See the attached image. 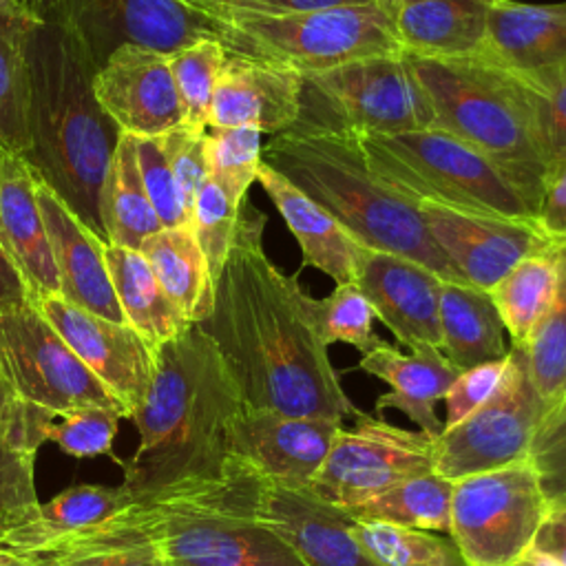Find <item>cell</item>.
<instances>
[{
	"label": "cell",
	"mask_w": 566,
	"mask_h": 566,
	"mask_svg": "<svg viewBox=\"0 0 566 566\" xmlns=\"http://www.w3.org/2000/svg\"><path fill=\"white\" fill-rule=\"evenodd\" d=\"M135 153L146 195L164 228L190 226V217L166 157L161 137H135Z\"/></svg>",
	"instance_id": "43"
},
{
	"label": "cell",
	"mask_w": 566,
	"mask_h": 566,
	"mask_svg": "<svg viewBox=\"0 0 566 566\" xmlns=\"http://www.w3.org/2000/svg\"><path fill=\"white\" fill-rule=\"evenodd\" d=\"M535 230L555 248L566 245V161L551 166L544 175L535 206Z\"/></svg>",
	"instance_id": "51"
},
{
	"label": "cell",
	"mask_w": 566,
	"mask_h": 566,
	"mask_svg": "<svg viewBox=\"0 0 566 566\" xmlns=\"http://www.w3.org/2000/svg\"><path fill=\"white\" fill-rule=\"evenodd\" d=\"M33 464L35 451L0 444V551L15 559H38L44 544Z\"/></svg>",
	"instance_id": "33"
},
{
	"label": "cell",
	"mask_w": 566,
	"mask_h": 566,
	"mask_svg": "<svg viewBox=\"0 0 566 566\" xmlns=\"http://www.w3.org/2000/svg\"><path fill=\"white\" fill-rule=\"evenodd\" d=\"M119 418L122 416L117 411L104 407H82L62 416V422H51L46 440H53L64 453L73 458L111 453Z\"/></svg>",
	"instance_id": "44"
},
{
	"label": "cell",
	"mask_w": 566,
	"mask_h": 566,
	"mask_svg": "<svg viewBox=\"0 0 566 566\" xmlns=\"http://www.w3.org/2000/svg\"><path fill=\"white\" fill-rule=\"evenodd\" d=\"M214 482L230 502L270 528L303 566H376L358 546L349 513L310 489L268 480L234 455L226 458Z\"/></svg>",
	"instance_id": "11"
},
{
	"label": "cell",
	"mask_w": 566,
	"mask_h": 566,
	"mask_svg": "<svg viewBox=\"0 0 566 566\" xmlns=\"http://www.w3.org/2000/svg\"><path fill=\"white\" fill-rule=\"evenodd\" d=\"M548 513L537 473L522 460L453 482L449 537L469 566H513Z\"/></svg>",
	"instance_id": "10"
},
{
	"label": "cell",
	"mask_w": 566,
	"mask_h": 566,
	"mask_svg": "<svg viewBox=\"0 0 566 566\" xmlns=\"http://www.w3.org/2000/svg\"><path fill=\"white\" fill-rule=\"evenodd\" d=\"M33 305L133 418L150 389L157 349L130 325L86 312L57 292Z\"/></svg>",
	"instance_id": "16"
},
{
	"label": "cell",
	"mask_w": 566,
	"mask_h": 566,
	"mask_svg": "<svg viewBox=\"0 0 566 566\" xmlns=\"http://www.w3.org/2000/svg\"><path fill=\"white\" fill-rule=\"evenodd\" d=\"M564 248L548 245L515 263L491 290L513 347H522L537 321L553 305L564 268Z\"/></svg>",
	"instance_id": "32"
},
{
	"label": "cell",
	"mask_w": 566,
	"mask_h": 566,
	"mask_svg": "<svg viewBox=\"0 0 566 566\" xmlns=\"http://www.w3.org/2000/svg\"><path fill=\"white\" fill-rule=\"evenodd\" d=\"M345 422L287 416L241 402L230 420L228 451L268 480L310 489Z\"/></svg>",
	"instance_id": "17"
},
{
	"label": "cell",
	"mask_w": 566,
	"mask_h": 566,
	"mask_svg": "<svg viewBox=\"0 0 566 566\" xmlns=\"http://www.w3.org/2000/svg\"><path fill=\"white\" fill-rule=\"evenodd\" d=\"M33 20L0 15V148L29 150V73L24 38Z\"/></svg>",
	"instance_id": "36"
},
{
	"label": "cell",
	"mask_w": 566,
	"mask_h": 566,
	"mask_svg": "<svg viewBox=\"0 0 566 566\" xmlns=\"http://www.w3.org/2000/svg\"><path fill=\"white\" fill-rule=\"evenodd\" d=\"M433 440L378 416L358 413L340 424L332 449L310 491L321 500L352 511L389 486L433 471Z\"/></svg>",
	"instance_id": "14"
},
{
	"label": "cell",
	"mask_w": 566,
	"mask_h": 566,
	"mask_svg": "<svg viewBox=\"0 0 566 566\" xmlns=\"http://www.w3.org/2000/svg\"><path fill=\"white\" fill-rule=\"evenodd\" d=\"M451 491L453 482L431 471L424 475L407 478L347 513L352 520L389 522L449 535Z\"/></svg>",
	"instance_id": "34"
},
{
	"label": "cell",
	"mask_w": 566,
	"mask_h": 566,
	"mask_svg": "<svg viewBox=\"0 0 566 566\" xmlns=\"http://www.w3.org/2000/svg\"><path fill=\"white\" fill-rule=\"evenodd\" d=\"M356 135L433 128L431 104L402 51L303 75V111Z\"/></svg>",
	"instance_id": "9"
},
{
	"label": "cell",
	"mask_w": 566,
	"mask_h": 566,
	"mask_svg": "<svg viewBox=\"0 0 566 566\" xmlns=\"http://www.w3.org/2000/svg\"><path fill=\"white\" fill-rule=\"evenodd\" d=\"M241 203L243 201H237L234 197H230L212 177L206 179V184L201 186L195 199L190 228L208 261L214 283L232 248Z\"/></svg>",
	"instance_id": "41"
},
{
	"label": "cell",
	"mask_w": 566,
	"mask_h": 566,
	"mask_svg": "<svg viewBox=\"0 0 566 566\" xmlns=\"http://www.w3.org/2000/svg\"><path fill=\"white\" fill-rule=\"evenodd\" d=\"M303 111V75L250 55L228 53L212 95L208 126H254L279 135Z\"/></svg>",
	"instance_id": "21"
},
{
	"label": "cell",
	"mask_w": 566,
	"mask_h": 566,
	"mask_svg": "<svg viewBox=\"0 0 566 566\" xmlns=\"http://www.w3.org/2000/svg\"><path fill=\"white\" fill-rule=\"evenodd\" d=\"M128 542L155 544L166 566H303L270 528L230 502L214 478L146 495L97 528L51 544L42 557Z\"/></svg>",
	"instance_id": "5"
},
{
	"label": "cell",
	"mask_w": 566,
	"mask_h": 566,
	"mask_svg": "<svg viewBox=\"0 0 566 566\" xmlns=\"http://www.w3.org/2000/svg\"><path fill=\"white\" fill-rule=\"evenodd\" d=\"M226 55L228 51L219 40H201L168 57L186 126L208 128L212 95Z\"/></svg>",
	"instance_id": "39"
},
{
	"label": "cell",
	"mask_w": 566,
	"mask_h": 566,
	"mask_svg": "<svg viewBox=\"0 0 566 566\" xmlns=\"http://www.w3.org/2000/svg\"><path fill=\"white\" fill-rule=\"evenodd\" d=\"M0 367L20 400L53 416L82 407H104L126 416L124 405L73 354L31 301L0 307Z\"/></svg>",
	"instance_id": "13"
},
{
	"label": "cell",
	"mask_w": 566,
	"mask_h": 566,
	"mask_svg": "<svg viewBox=\"0 0 566 566\" xmlns=\"http://www.w3.org/2000/svg\"><path fill=\"white\" fill-rule=\"evenodd\" d=\"M522 352L537 394L551 411L559 409L566 402V254L557 296L528 334Z\"/></svg>",
	"instance_id": "38"
},
{
	"label": "cell",
	"mask_w": 566,
	"mask_h": 566,
	"mask_svg": "<svg viewBox=\"0 0 566 566\" xmlns=\"http://www.w3.org/2000/svg\"><path fill=\"white\" fill-rule=\"evenodd\" d=\"M62 566H166L159 548L150 542L80 546L55 555Z\"/></svg>",
	"instance_id": "50"
},
{
	"label": "cell",
	"mask_w": 566,
	"mask_h": 566,
	"mask_svg": "<svg viewBox=\"0 0 566 566\" xmlns=\"http://www.w3.org/2000/svg\"><path fill=\"white\" fill-rule=\"evenodd\" d=\"M261 157L365 248L416 261L442 281L464 283L424 228L418 206L371 172L360 135L301 113L294 126L272 135Z\"/></svg>",
	"instance_id": "4"
},
{
	"label": "cell",
	"mask_w": 566,
	"mask_h": 566,
	"mask_svg": "<svg viewBox=\"0 0 566 566\" xmlns=\"http://www.w3.org/2000/svg\"><path fill=\"white\" fill-rule=\"evenodd\" d=\"M531 102L537 146L548 170L566 161V75L544 95L531 91Z\"/></svg>",
	"instance_id": "49"
},
{
	"label": "cell",
	"mask_w": 566,
	"mask_h": 566,
	"mask_svg": "<svg viewBox=\"0 0 566 566\" xmlns=\"http://www.w3.org/2000/svg\"><path fill=\"white\" fill-rule=\"evenodd\" d=\"M42 2L44 0H0V15L38 20Z\"/></svg>",
	"instance_id": "55"
},
{
	"label": "cell",
	"mask_w": 566,
	"mask_h": 566,
	"mask_svg": "<svg viewBox=\"0 0 566 566\" xmlns=\"http://www.w3.org/2000/svg\"><path fill=\"white\" fill-rule=\"evenodd\" d=\"M360 142L371 172L413 206L535 226L524 195L484 155L444 130L360 135Z\"/></svg>",
	"instance_id": "7"
},
{
	"label": "cell",
	"mask_w": 566,
	"mask_h": 566,
	"mask_svg": "<svg viewBox=\"0 0 566 566\" xmlns=\"http://www.w3.org/2000/svg\"><path fill=\"white\" fill-rule=\"evenodd\" d=\"M9 566H62L55 557H38V559H15Z\"/></svg>",
	"instance_id": "57"
},
{
	"label": "cell",
	"mask_w": 566,
	"mask_h": 566,
	"mask_svg": "<svg viewBox=\"0 0 566 566\" xmlns=\"http://www.w3.org/2000/svg\"><path fill=\"white\" fill-rule=\"evenodd\" d=\"M358 369L389 385V391L376 398V413L396 409L405 413L418 431L431 438L442 433L444 424L436 413V405L460 374L442 349L422 345L402 352L380 340L376 347L360 354Z\"/></svg>",
	"instance_id": "25"
},
{
	"label": "cell",
	"mask_w": 566,
	"mask_h": 566,
	"mask_svg": "<svg viewBox=\"0 0 566 566\" xmlns=\"http://www.w3.org/2000/svg\"><path fill=\"white\" fill-rule=\"evenodd\" d=\"M35 195L60 279L57 294L102 318L126 323L104 259L106 241L84 226L80 217L40 177Z\"/></svg>",
	"instance_id": "23"
},
{
	"label": "cell",
	"mask_w": 566,
	"mask_h": 566,
	"mask_svg": "<svg viewBox=\"0 0 566 566\" xmlns=\"http://www.w3.org/2000/svg\"><path fill=\"white\" fill-rule=\"evenodd\" d=\"M405 2H413V0H378V4H380L387 13H391L394 9H398V7L405 4Z\"/></svg>",
	"instance_id": "58"
},
{
	"label": "cell",
	"mask_w": 566,
	"mask_h": 566,
	"mask_svg": "<svg viewBox=\"0 0 566 566\" xmlns=\"http://www.w3.org/2000/svg\"><path fill=\"white\" fill-rule=\"evenodd\" d=\"M38 172L22 155L0 159V241L33 301L60 292V279L38 206Z\"/></svg>",
	"instance_id": "24"
},
{
	"label": "cell",
	"mask_w": 566,
	"mask_h": 566,
	"mask_svg": "<svg viewBox=\"0 0 566 566\" xmlns=\"http://www.w3.org/2000/svg\"><path fill=\"white\" fill-rule=\"evenodd\" d=\"M402 55L431 104L433 128L484 155L535 214L546 166L537 146L531 91L484 57Z\"/></svg>",
	"instance_id": "6"
},
{
	"label": "cell",
	"mask_w": 566,
	"mask_h": 566,
	"mask_svg": "<svg viewBox=\"0 0 566 566\" xmlns=\"http://www.w3.org/2000/svg\"><path fill=\"white\" fill-rule=\"evenodd\" d=\"M99 217L106 234V243L139 250L142 243L159 232L164 226L146 195L137 153L135 137H119L104 186L99 197Z\"/></svg>",
	"instance_id": "31"
},
{
	"label": "cell",
	"mask_w": 566,
	"mask_h": 566,
	"mask_svg": "<svg viewBox=\"0 0 566 566\" xmlns=\"http://www.w3.org/2000/svg\"><path fill=\"white\" fill-rule=\"evenodd\" d=\"M513 566H559L548 553L539 551V548H528Z\"/></svg>",
	"instance_id": "56"
},
{
	"label": "cell",
	"mask_w": 566,
	"mask_h": 566,
	"mask_svg": "<svg viewBox=\"0 0 566 566\" xmlns=\"http://www.w3.org/2000/svg\"><path fill=\"white\" fill-rule=\"evenodd\" d=\"M104 259L126 325L155 349L192 325L166 296L139 250L104 243Z\"/></svg>",
	"instance_id": "29"
},
{
	"label": "cell",
	"mask_w": 566,
	"mask_h": 566,
	"mask_svg": "<svg viewBox=\"0 0 566 566\" xmlns=\"http://www.w3.org/2000/svg\"><path fill=\"white\" fill-rule=\"evenodd\" d=\"M102 111L124 135L157 137L184 124L179 93L168 55L124 44L93 75Z\"/></svg>",
	"instance_id": "19"
},
{
	"label": "cell",
	"mask_w": 566,
	"mask_h": 566,
	"mask_svg": "<svg viewBox=\"0 0 566 566\" xmlns=\"http://www.w3.org/2000/svg\"><path fill=\"white\" fill-rule=\"evenodd\" d=\"M13 562H15V557H13V555H9V553L0 551V566H9V564H13Z\"/></svg>",
	"instance_id": "59"
},
{
	"label": "cell",
	"mask_w": 566,
	"mask_h": 566,
	"mask_svg": "<svg viewBox=\"0 0 566 566\" xmlns=\"http://www.w3.org/2000/svg\"><path fill=\"white\" fill-rule=\"evenodd\" d=\"M243 398L212 338L192 323L157 349L150 389L135 411L139 444L124 467L137 497L188 480L214 478L228 451L230 420Z\"/></svg>",
	"instance_id": "3"
},
{
	"label": "cell",
	"mask_w": 566,
	"mask_h": 566,
	"mask_svg": "<svg viewBox=\"0 0 566 566\" xmlns=\"http://www.w3.org/2000/svg\"><path fill=\"white\" fill-rule=\"evenodd\" d=\"M29 73L27 164L106 241L99 197L122 137L93 93L95 64L82 42L51 13H42L24 38Z\"/></svg>",
	"instance_id": "2"
},
{
	"label": "cell",
	"mask_w": 566,
	"mask_h": 566,
	"mask_svg": "<svg viewBox=\"0 0 566 566\" xmlns=\"http://www.w3.org/2000/svg\"><path fill=\"white\" fill-rule=\"evenodd\" d=\"M139 252L186 321H206L214 303V279L192 228H161L142 243Z\"/></svg>",
	"instance_id": "30"
},
{
	"label": "cell",
	"mask_w": 566,
	"mask_h": 566,
	"mask_svg": "<svg viewBox=\"0 0 566 566\" xmlns=\"http://www.w3.org/2000/svg\"><path fill=\"white\" fill-rule=\"evenodd\" d=\"M548 413L551 407L528 376L522 347L511 345L502 382L493 396L462 422L436 436L433 473L455 482L526 460Z\"/></svg>",
	"instance_id": "12"
},
{
	"label": "cell",
	"mask_w": 566,
	"mask_h": 566,
	"mask_svg": "<svg viewBox=\"0 0 566 566\" xmlns=\"http://www.w3.org/2000/svg\"><path fill=\"white\" fill-rule=\"evenodd\" d=\"M159 137L164 142L168 164L172 168V175L177 179V186L181 190V197L190 217L195 199L201 186L206 184V179L210 177L208 157H206V130L179 124Z\"/></svg>",
	"instance_id": "45"
},
{
	"label": "cell",
	"mask_w": 566,
	"mask_h": 566,
	"mask_svg": "<svg viewBox=\"0 0 566 566\" xmlns=\"http://www.w3.org/2000/svg\"><path fill=\"white\" fill-rule=\"evenodd\" d=\"M562 407H566V402H564V405H562ZM562 407H559V409H562ZM555 411H557V409H555Z\"/></svg>",
	"instance_id": "60"
},
{
	"label": "cell",
	"mask_w": 566,
	"mask_h": 566,
	"mask_svg": "<svg viewBox=\"0 0 566 566\" xmlns=\"http://www.w3.org/2000/svg\"><path fill=\"white\" fill-rule=\"evenodd\" d=\"M53 413L15 396L0 367V444L35 451L49 436Z\"/></svg>",
	"instance_id": "47"
},
{
	"label": "cell",
	"mask_w": 566,
	"mask_h": 566,
	"mask_svg": "<svg viewBox=\"0 0 566 566\" xmlns=\"http://www.w3.org/2000/svg\"><path fill=\"white\" fill-rule=\"evenodd\" d=\"M256 181L294 234L303 265L321 270L336 285L356 283L371 250L358 243L327 210L268 164H261Z\"/></svg>",
	"instance_id": "26"
},
{
	"label": "cell",
	"mask_w": 566,
	"mask_h": 566,
	"mask_svg": "<svg viewBox=\"0 0 566 566\" xmlns=\"http://www.w3.org/2000/svg\"><path fill=\"white\" fill-rule=\"evenodd\" d=\"M42 13L71 29L95 69L124 44L170 57L201 40H219L217 22L190 0H44Z\"/></svg>",
	"instance_id": "15"
},
{
	"label": "cell",
	"mask_w": 566,
	"mask_h": 566,
	"mask_svg": "<svg viewBox=\"0 0 566 566\" xmlns=\"http://www.w3.org/2000/svg\"><path fill=\"white\" fill-rule=\"evenodd\" d=\"M2 153L4 150L0 148V159H2ZM22 301H31V298H29L20 274L13 268V263L0 241V307H9V305L22 303Z\"/></svg>",
	"instance_id": "54"
},
{
	"label": "cell",
	"mask_w": 566,
	"mask_h": 566,
	"mask_svg": "<svg viewBox=\"0 0 566 566\" xmlns=\"http://www.w3.org/2000/svg\"><path fill=\"white\" fill-rule=\"evenodd\" d=\"M261 130L254 126L206 128V157L210 177L237 201H245L263 164Z\"/></svg>",
	"instance_id": "40"
},
{
	"label": "cell",
	"mask_w": 566,
	"mask_h": 566,
	"mask_svg": "<svg viewBox=\"0 0 566 566\" xmlns=\"http://www.w3.org/2000/svg\"><path fill=\"white\" fill-rule=\"evenodd\" d=\"M192 2H221L230 7L270 11V13H298V11H325V9L376 4L378 0H192Z\"/></svg>",
	"instance_id": "52"
},
{
	"label": "cell",
	"mask_w": 566,
	"mask_h": 566,
	"mask_svg": "<svg viewBox=\"0 0 566 566\" xmlns=\"http://www.w3.org/2000/svg\"><path fill=\"white\" fill-rule=\"evenodd\" d=\"M356 285L400 345L440 349V276L416 261L371 250Z\"/></svg>",
	"instance_id": "22"
},
{
	"label": "cell",
	"mask_w": 566,
	"mask_h": 566,
	"mask_svg": "<svg viewBox=\"0 0 566 566\" xmlns=\"http://www.w3.org/2000/svg\"><path fill=\"white\" fill-rule=\"evenodd\" d=\"M133 502H137V497L124 484H77L57 493L53 500L42 504L44 544L40 548V557L51 544L97 528Z\"/></svg>",
	"instance_id": "37"
},
{
	"label": "cell",
	"mask_w": 566,
	"mask_h": 566,
	"mask_svg": "<svg viewBox=\"0 0 566 566\" xmlns=\"http://www.w3.org/2000/svg\"><path fill=\"white\" fill-rule=\"evenodd\" d=\"M265 214L241 203L214 303L199 325L217 345L250 407L345 422L360 409L347 396L314 314V298L263 250Z\"/></svg>",
	"instance_id": "1"
},
{
	"label": "cell",
	"mask_w": 566,
	"mask_h": 566,
	"mask_svg": "<svg viewBox=\"0 0 566 566\" xmlns=\"http://www.w3.org/2000/svg\"><path fill=\"white\" fill-rule=\"evenodd\" d=\"M424 228L464 283L489 292L524 256L551 243L533 223L418 206Z\"/></svg>",
	"instance_id": "20"
},
{
	"label": "cell",
	"mask_w": 566,
	"mask_h": 566,
	"mask_svg": "<svg viewBox=\"0 0 566 566\" xmlns=\"http://www.w3.org/2000/svg\"><path fill=\"white\" fill-rule=\"evenodd\" d=\"M509 363V354L500 360H491L471 369H464L458 374V378L447 389L442 402H444V429L455 427L467 416H471L475 409H480L497 389L502 382L504 369Z\"/></svg>",
	"instance_id": "48"
},
{
	"label": "cell",
	"mask_w": 566,
	"mask_h": 566,
	"mask_svg": "<svg viewBox=\"0 0 566 566\" xmlns=\"http://www.w3.org/2000/svg\"><path fill=\"white\" fill-rule=\"evenodd\" d=\"M533 546L548 553L559 566H566V500L548 504Z\"/></svg>",
	"instance_id": "53"
},
{
	"label": "cell",
	"mask_w": 566,
	"mask_h": 566,
	"mask_svg": "<svg viewBox=\"0 0 566 566\" xmlns=\"http://www.w3.org/2000/svg\"><path fill=\"white\" fill-rule=\"evenodd\" d=\"M526 460L537 473L548 504L566 500V407L546 416Z\"/></svg>",
	"instance_id": "46"
},
{
	"label": "cell",
	"mask_w": 566,
	"mask_h": 566,
	"mask_svg": "<svg viewBox=\"0 0 566 566\" xmlns=\"http://www.w3.org/2000/svg\"><path fill=\"white\" fill-rule=\"evenodd\" d=\"M192 4L217 22L219 42L228 53L268 60L301 75L371 55L400 53L394 20L378 2L298 13H270L221 2Z\"/></svg>",
	"instance_id": "8"
},
{
	"label": "cell",
	"mask_w": 566,
	"mask_h": 566,
	"mask_svg": "<svg viewBox=\"0 0 566 566\" xmlns=\"http://www.w3.org/2000/svg\"><path fill=\"white\" fill-rule=\"evenodd\" d=\"M480 57L533 93H548L566 75V0H493Z\"/></svg>",
	"instance_id": "18"
},
{
	"label": "cell",
	"mask_w": 566,
	"mask_h": 566,
	"mask_svg": "<svg viewBox=\"0 0 566 566\" xmlns=\"http://www.w3.org/2000/svg\"><path fill=\"white\" fill-rule=\"evenodd\" d=\"M354 537L376 566H469L447 533L354 520Z\"/></svg>",
	"instance_id": "35"
},
{
	"label": "cell",
	"mask_w": 566,
	"mask_h": 566,
	"mask_svg": "<svg viewBox=\"0 0 566 566\" xmlns=\"http://www.w3.org/2000/svg\"><path fill=\"white\" fill-rule=\"evenodd\" d=\"M493 0H413L394 9L400 51L420 57H480Z\"/></svg>",
	"instance_id": "27"
},
{
	"label": "cell",
	"mask_w": 566,
	"mask_h": 566,
	"mask_svg": "<svg viewBox=\"0 0 566 566\" xmlns=\"http://www.w3.org/2000/svg\"><path fill=\"white\" fill-rule=\"evenodd\" d=\"M504 323L489 292L469 283L442 281L440 349L460 371L500 360L509 354Z\"/></svg>",
	"instance_id": "28"
},
{
	"label": "cell",
	"mask_w": 566,
	"mask_h": 566,
	"mask_svg": "<svg viewBox=\"0 0 566 566\" xmlns=\"http://www.w3.org/2000/svg\"><path fill=\"white\" fill-rule=\"evenodd\" d=\"M314 314L327 345L347 343L360 354L382 338L374 334V310L356 283H340L325 298H314Z\"/></svg>",
	"instance_id": "42"
}]
</instances>
